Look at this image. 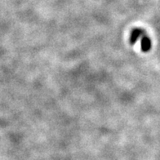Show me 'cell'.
Masks as SVG:
<instances>
[{"instance_id":"1","label":"cell","mask_w":160,"mask_h":160,"mask_svg":"<svg viewBox=\"0 0 160 160\" xmlns=\"http://www.w3.org/2000/svg\"><path fill=\"white\" fill-rule=\"evenodd\" d=\"M145 35V31L141 28H137L132 31L130 36V43L131 44H135L137 42V40L140 38H142Z\"/></svg>"},{"instance_id":"2","label":"cell","mask_w":160,"mask_h":160,"mask_svg":"<svg viewBox=\"0 0 160 160\" xmlns=\"http://www.w3.org/2000/svg\"><path fill=\"white\" fill-rule=\"evenodd\" d=\"M141 51L144 52H147L150 50V48H151V41L147 36L144 35L142 38H141Z\"/></svg>"}]
</instances>
